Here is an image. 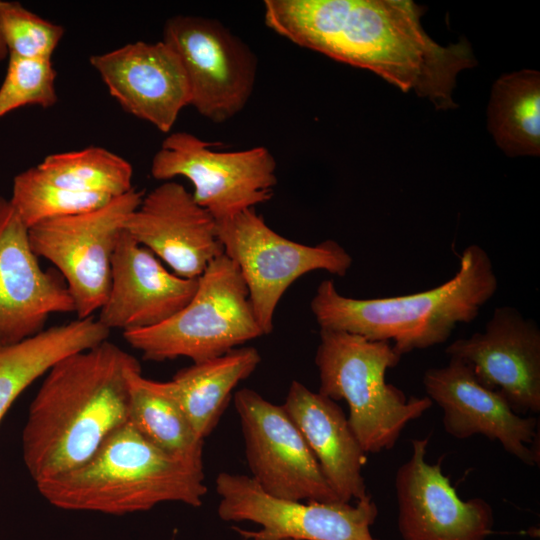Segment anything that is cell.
<instances>
[{
	"instance_id": "6da1fadb",
	"label": "cell",
	"mask_w": 540,
	"mask_h": 540,
	"mask_svg": "<svg viewBox=\"0 0 540 540\" xmlns=\"http://www.w3.org/2000/svg\"><path fill=\"white\" fill-rule=\"evenodd\" d=\"M266 26L290 42L370 70L437 109L457 105L458 74L476 65L470 44L441 46L424 31L410 0H265Z\"/></svg>"
},
{
	"instance_id": "83f0119b",
	"label": "cell",
	"mask_w": 540,
	"mask_h": 540,
	"mask_svg": "<svg viewBox=\"0 0 540 540\" xmlns=\"http://www.w3.org/2000/svg\"><path fill=\"white\" fill-rule=\"evenodd\" d=\"M0 30L8 56L50 60L65 32L19 2L6 0H0Z\"/></svg>"
},
{
	"instance_id": "52a82bcc",
	"label": "cell",
	"mask_w": 540,
	"mask_h": 540,
	"mask_svg": "<svg viewBox=\"0 0 540 540\" xmlns=\"http://www.w3.org/2000/svg\"><path fill=\"white\" fill-rule=\"evenodd\" d=\"M216 222L224 254L235 263L246 284L264 335L272 332L276 307L293 282L316 270L344 277L353 263L351 255L334 240L311 246L276 233L254 208Z\"/></svg>"
},
{
	"instance_id": "d6986e66",
	"label": "cell",
	"mask_w": 540,
	"mask_h": 540,
	"mask_svg": "<svg viewBox=\"0 0 540 540\" xmlns=\"http://www.w3.org/2000/svg\"><path fill=\"white\" fill-rule=\"evenodd\" d=\"M198 278L168 271L156 256L124 230L112 258L111 282L99 322L123 333L168 320L191 300Z\"/></svg>"
},
{
	"instance_id": "4316f807",
	"label": "cell",
	"mask_w": 540,
	"mask_h": 540,
	"mask_svg": "<svg viewBox=\"0 0 540 540\" xmlns=\"http://www.w3.org/2000/svg\"><path fill=\"white\" fill-rule=\"evenodd\" d=\"M56 70L50 59L8 56L5 77L0 86V119L28 105L50 108L58 101Z\"/></svg>"
},
{
	"instance_id": "8992f818",
	"label": "cell",
	"mask_w": 540,
	"mask_h": 540,
	"mask_svg": "<svg viewBox=\"0 0 540 540\" xmlns=\"http://www.w3.org/2000/svg\"><path fill=\"white\" fill-rule=\"evenodd\" d=\"M246 284L224 253L198 277L191 300L159 325L123 333L145 360L186 357L193 363L221 356L263 336Z\"/></svg>"
},
{
	"instance_id": "ac0fdd59",
	"label": "cell",
	"mask_w": 540,
	"mask_h": 540,
	"mask_svg": "<svg viewBox=\"0 0 540 540\" xmlns=\"http://www.w3.org/2000/svg\"><path fill=\"white\" fill-rule=\"evenodd\" d=\"M125 230L183 278L200 277L224 253L216 219L172 180L144 194Z\"/></svg>"
},
{
	"instance_id": "f1b7e54d",
	"label": "cell",
	"mask_w": 540,
	"mask_h": 540,
	"mask_svg": "<svg viewBox=\"0 0 540 540\" xmlns=\"http://www.w3.org/2000/svg\"><path fill=\"white\" fill-rule=\"evenodd\" d=\"M8 57V50L6 48L1 30H0V62Z\"/></svg>"
},
{
	"instance_id": "d4e9b609",
	"label": "cell",
	"mask_w": 540,
	"mask_h": 540,
	"mask_svg": "<svg viewBox=\"0 0 540 540\" xmlns=\"http://www.w3.org/2000/svg\"><path fill=\"white\" fill-rule=\"evenodd\" d=\"M36 167L50 181L77 192L115 198L134 188L130 162L103 147L51 154Z\"/></svg>"
},
{
	"instance_id": "30bf717a",
	"label": "cell",
	"mask_w": 540,
	"mask_h": 540,
	"mask_svg": "<svg viewBox=\"0 0 540 540\" xmlns=\"http://www.w3.org/2000/svg\"><path fill=\"white\" fill-rule=\"evenodd\" d=\"M216 492L217 512L224 521H251L256 531L233 529L248 540H377L370 527L378 508L368 494L352 505L293 501L273 497L262 490L251 476L221 472Z\"/></svg>"
},
{
	"instance_id": "484cf974",
	"label": "cell",
	"mask_w": 540,
	"mask_h": 540,
	"mask_svg": "<svg viewBox=\"0 0 540 540\" xmlns=\"http://www.w3.org/2000/svg\"><path fill=\"white\" fill-rule=\"evenodd\" d=\"M113 198L73 191L50 181L36 166L18 173L9 198L29 229L37 224L99 208Z\"/></svg>"
},
{
	"instance_id": "cb8c5ba5",
	"label": "cell",
	"mask_w": 540,
	"mask_h": 540,
	"mask_svg": "<svg viewBox=\"0 0 540 540\" xmlns=\"http://www.w3.org/2000/svg\"><path fill=\"white\" fill-rule=\"evenodd\" d=\"M488 128L508 156L540 153V74L524 69L494 83L487 109Z\"/></svg>"
},
{
	"instance_id": "ba28073f",
	"label": "cell",
	"mask_w": 540,
	"mask_h": 540,
	"mask_svg": "<svg viewBox=\"0 0 540 540\" xmlns=\"http://www.w3.org/2000/svg\"><path fill=\"white\" fill-rule=\"evenodd\" d=\"M143 196L133 188L94 210L28 229L36 256L51 262L63 276L78 319L92 317L104 304L116 244Z\"/></svg>"
},
{
	"instance_id": "7a4b0ae2",
	"label": "cell",
	"mask_w": 540,
	"mask_h": 540,
	"mask_svg": "<svg viewBox=\"0 0 540 540\" xmlns=\"http://www.w3.org/2000/svg\"><path fill=\"white\" fill-rule=\"evenodd\" d=\"M136 369L133 355L106 340L45 374L22 431L23 461L35 484L83 465L129 421V376Z\"/></svg>"
},
{
	"instance_id": "7402d4cb",
	"label": "cell",
	"mask_w": 540,
	"mask_h": 540,
	"mask_svg": "<svg viewBox=\"0 0 540 540\" xmlns=\"http://www.w3.org/2000/svg\"><path fill=\"white\" fill-rule=\"evenodd\" d=\"M261 362L254 347H238L221 356L182 368L173 376L174 392L203 440L213 431L232 391Z\"/></svg>"
},
{
	"instance_id": "5b68a950",
	"label": "cell",
	"mask_w": 540,
	"mask_h": 540,
	"mask_svg": "<svg viewBox=\"0 0 540 540\" xmlns=\"http://www.w3.org/2000/svg\"><path fill=\"white\" fill-rule=\"evenodd\" d=\"M315 354L318 392L345 400L348 422L366 453L392 449L406 425L431 406L427 397L407 398L385 375L401 356L388 341H371L345 331L320 329Z\"/></svg>"
},
{
	"instance_id": "e0dca14e",
	"label": "cell",
	"mask_w": 540,
	"mask_h": 540,
	"mask_svg": "<svg viewBox=\"0 0 540 540\" xmlns=\"http://www.w3.org/2000/svg\"><path fill=\"white\" fill-rule=\"evenodd\" d=\"M109 94L121 108L162 133L173 128L190 103L181 61L165 42L137 41L90 57Z\"/></svg>"
},
{
	"instance_id": "3957f363",
	"label": "cell",
	"mask_w": 540,
	"mask_h": 540,
	"mask_svg": "<svg viewBox=\"0 0 540 540\" xmlns=\"http://www.w3.org/2000/svg\"><path fill=\"white\" fill-rule=\"evenodd\" d=\"M498 279L488 253L467 246L456 274L445 283L414 294L356 299L323 280L310 309L320 329L345 331L371 341H388L401 357L446 342L458 324L476 319L495 295Z\"/></svg>"
},
{
	"instance_id": "603a6c76",
	"label": "cell",
	"mask_w": 540,
	"mask_h": 540,
	"mask_svg": "<svg viewBox=\"0 0 540 540\" xmlns=\"http://www.w3.org/2000/svg\"><path fill=\"white\" fill-rule=\"evenodd\" d=\"M129 422L150 443L175 457L202 463L204 440L182 408L171 381L147 379L141 369L130 373Z\"/></svg>"
},
{
	"instance_id": "ffe728a7",
	"label": "cell",
	"mask_w": 540,
	"mask_h": 540,
	"mask_svg": "<svg viewBox=\"0 0 540 540\" xmlns=\"http://www.w3.org/2000/svg\"><path fill=\"white\" fill-rule=\"evenodd\" d=\"M282 406L300 430L339 500L350 503L367 496L362 475L367 453L340 406L296 380L292 381Z\"/></svg>"
},
{
	"instance_id": "277c9868",
	"label": "cell",
	"mask_w": 540,
	"mask_h": 540,
	"mask_svg": "<svg viewBox=\"0 0 540 540\" xmlns=\"http://www.w3.org/2000/svg\"><path fill=\"white\" fill-rule=\"evenodd\" d=\"M204 479L202 463L163 452L128 421L83 465L35 485L56 508L124 515L164 502L199 507Z\"/></svg>"
},
{
	"instance_id": "7c38bea8",
	"label": "cell",
	"mask_w": 540,
	"mask_h": 540,
	"mask_svg": "<svg viewBox=\"0 0 540 540\" xmlns=\"http://www.w3.org/2000/svg\"><path fill=\"white\" fill-rule=\"evenodd\" d=\"M251 477L267 494L293 501L341 502L282 405L242 388L234 394Z\"/></svg>"
},
{
	"instance_id": "2e32d148",
	"label": "cell",
	"mask_w": 540,
	"mask_h": 540,
	"mask_svg": "<svg viewBox=\"0 0 540 540\" xmlns=\"http://www.w3.org/2000/svg\"><path fill=\"white\" fill-rule=\"evenodd\" d=\"M69 312L74 303L66 284L42 269L28 228L0 196V347L39 333L50 315Z\"/></svg>"
},
{
	"instance_id": "9a60e30c",
	"label": "cell",
	"mask_w": 540,
	"mask_h": 540,
	"mask_svg": "<svg viewBox=\"0 0 540 540\" xmlns=\"http://www.w3.org/2000/svg\"><path fill=\"white\" fill-rule=\"evenodd\" d=\"M427 397L443 411L445 431L454 438L481 434L497 440L510 455L528 466L539 464V420L516 413L503 395L482 385L465 363L450 359L423 374Z\"/></svg>"
},
{
	"instance_id": "9c48e42d",
	"label": "cell",
	"mask_w": 540,
	"mask_h": 540,
	"mask_svg": "<svg viewBox=\"0 0 540 540\" xmlns=\"http://www.w3.org/2000/svg\"><path fill=\"white\" fill-rule=\"evenodd\" d=\"M186 131L170 133L151 162L156 180L181 176L193 185L192 196L216 220L230 217L273 197L277 163L264 146L216 151Z\"/></svg>"
},
{
	"instance_id": "5bb4252c",
	"label": "cell",
	"mask_w": 540,
	"mask_h": 540,
	"mask_svg": "<svg viewBox=\"0 0 540 540\" xmlns=\"http://www.w3.org/2000/svg\"><path fill=\"white\" fill-rule=\"evenodd\" d=\"M445 352L499 391L516 413H539L540 329L534 320L513 307H497L483 332L453 341Z\"/></svg>"
},
{
	"instance_id": "8fae6325",
	"label": "cell",
	"mask_w": 540,
	"mask_h": 540,
	"mask_svg": "<svg viewBox=\"0 0 540 540\" xmlns=\"http://www.w3.org/2000/svg\"><path fill=\"white\" fill-rule=\"evenodd\" d=\"M162 41L178 55L189 86L190 103L219 124L247 105L257 78L250 47L216 19L176 15L166 20Z\"/></svg>"
},
{
	"instance_id": "4fadbf2b",
	"label": "cell",
	"mask_w": 540,
	"mask_h": 540,
	"mask_svg": "<svg viewBox=\"0 0 540 540\" xmlns=\"http://www.w3.org/2000/svg\"><path fill=\"white\" fill-rule=\"evenodd\" d=\"M411 444V457L395 477L402 540H486L494 525L491 505L482 498L464 501L458 496L441 460L427 462L428 438Z\"/></svg>"
},
{
	"instance_id": "44dd1931",
	"label": "cell",
	"mask_w": 540,
	"mask_h": 540,
	"mask_svg": "<svg viewBox=\"0 0 540 540\" xmlns=\"http://www.w3.org/2000/svg\"><path fill=\"white\" fill-rule=\"evenodd\" d=\"M109 334L98 319L87 317L0 347V422L18 396L57 362L108 340Z\"/></svg>"
}]
</instances>
